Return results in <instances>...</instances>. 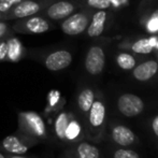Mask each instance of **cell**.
I'll return each mask as SVG.
<instances>
[{
    "label": "cell",
    "mask_w": 158,
    "mask_h": 158,
    "mask_svg": "<svg viewBox=\"0 0 158 158\" xmlns=\"http://www.w3.org/2000/svg\"><path fill=\"white\" fill-rule=\"evenodd\" d=\"M106 116H108V111H106V100L101 93L97 92L94 102L83 123L86 140H89L94 143H101L108 125Z\"/></svg>",
    "instance_id": "obj_1"
},
{
    "label": "cell",
    "mask_w": 158,
    "mask_h": 158,
    "mask_svg": "<svg viewBox=\"0 0 158 158\" xmlns=\"http://www.w3.org/2000/svg\"><path fill=\"white\" fill-rule=\"evenodd\" d=\"M17 124H19L17 130L35 139L39 143L48 140V127L44 118L39 113L33 111L19 112L17 117Z\"/></svg>",
    "instance_id": "obj_2"
},
{
    "label": "cell",
    "mask_w": 158,
    "mask_h": 158,
    "mask_svg": "<svg viewBox=\"0 0 158 158\" xmlns=\"http://www.w3.org/2000/svg\"><path fill=\"white\" fill-rule=\"evenodd\" d=\"M12 29L16 33H27V35H35L43 33L55 29V25L52 21L40 14L31 15L24 19H15L12 25Z\"/></svg>",
    "instance_id": "obj_3"
},
{
    "label": "cell",
    "mask_w": 158,
    "mask_h": 158,
    "mask_svg": "<svg viewBox=\"0 0 158 158\" xmlns=\"http://www.w3.org/2000/svg\"><path fill=\"white\" fill-rule=\"evenodd\" d=\"M37 144H39V142L35 139L17 130L0 142V151L9 155H24Z\"/></svg>",
    "instance_id": "obj_4"
},
{
    "label": "cell",
    "mask_w": 158,
    "mask_h": 158,
    "mask_svg": "<svg viewBox=\"0 0 158 158\" xmlns=\"http://www.w3.org/2000/svg\"><path fill=\"white\" fill-rule=\"evenodd\" d=\"M53 1L55 0H24L10 9L8 12L3 13L2 21H13L39 14Z\"/></svg>",
    "instance_id": "obj_5"
},
{
    "label": "cell",
    "mask_w": 158,
    "mask_h": 158,
    "mask_svg": "<svg viewBox=\"0 0 158 158\" xmlns=\"http://www.w3.org/2000/svg\"><path fill=\"white\" fill-rule=\"evenodd\" d=\"M109 135L115 146L119 148H131L140 144V139L135 131L124 124L112 122L109 125Z\"/></svg>",
    "instance_id": "obj_6"
},
{
    "label": "cell",
    "mask_w": 158,
    "mask_h": 158,
    "mask_svg": "<svg viewBox=\"0 0 158 158\" xmlns=\"http://www.w3.org/2000/svg\"><path fill=\"white\" fill-rule=\"evenodd\" d=\"M77 8L79 4L72 0H55L39 14L52 22H61L77 12Z\"/></svg>",
    "instance_id": "obj_7"
},
{
    "label": "cell",
    "mask_w": 158,
    "mask_h": 158,
    "mask_svg": "<svg viewBox=\"0 0 158 158\" xmlns=\"http://www.w3.org/2000/svg\"><path fill=\"white\" fill-rule=\"evenodd\" d=\"M116 109L123 116L133 118L145 110V102L138 95L126 93L117 98Z\"/></svg>",
    "instance_id": "obj_8"
},
{
    "label": "cell",
    "mask_w": 158,
    "mask_h": 158,
    "mask_svg": "<svg viewBox=\"0 0 158 158\" xmlns=\"http://www.w3.org/2000/svg\"><path fill=\"white\" fill-rule=\"evenodd\" d=\"M90 21V15L87 11H80L74 12L61 21L60 28L64 33L68 35H81L87 29L88 24Z\"/></svg>",
    "instance_id": "obj_9"
},
{
    "label": "cell",
    "mask_w": 158,
    "mask_h": 158,
    "mask_svg": "<svg viewBox=\"0 0 158 158\" xmlns=\"http://www.w3.org/2000/svg\"><path fill=\"white\" fill-rule=\"evenodd\" d=\"M67 154L73 158H106L97 144L86 139L69 145Z\"/></svg>",
    "instance_id": "obj_10"
},
{
    "label": "cell",
    "mask_w": 158,
    "mask_h": 158,
    "mask_svg": "<svg viewBox=\"0 0 158 158\" xmlns=\"http://www.w3.org/2000/svg\"><path fill=\"white\" fill-rule=\"evenodd\" d=\"M85 70L88 74L97 77L102 73L106 66V55L101 46L94 45L88 48L85 57Z\"/></svg>",
    "instance_id": "obj_11"
},
{
    "label": "cell",
    "mask_w": 158,
    "mask_h": 158,
    "mask_svg": "<svg viewBox=\"0 0 158 158\" xmlns=\"http://www.w3.org/2000/svg\"><path fill=\"white\" fill-rule=\"evenodd\" d=\"M72 63V54L69 51L58 50L46 55L43 60L44 66L50 71H60L68 68Z\"/></svg>",
    "instance_id": "obj_12"
},
{
    "label": "cell",
    "mask_w": 158,
    "mask_h": 158,
    "mask_svg": "<svg viewBox=\"0 0 158 158\" xmlns=\"http://www.w3.org/2000/svg\"><path fill=\"white\" fill-rule=\"evenodd\" d=\"M85 139V128L84 124L79 116L73 113L70 121L67 126L66 132H64V144L71 145L73 143Z\"/></svg>",
    "instance_id": "obj_13"
},
{
    "label": "cell",
    "mask_w": 158,
    "mask_h": 158,
    "mask_svg": "<svg viewBox=\"0 0 158 158\" xmlns=\"http://www.w3.org/2000/svg\"><path fill=\"white\" fill-rule=\"evenodd\" d=\"M96 98V92L92 87H83L80 89V92L77 95V100H75V104H77V111L79 117L81 121L84 123L85 117L87 115L88 111H89L90 106H92L93 102H94Z\"/></svg>",
    "instance_id": "obj_14"
},
{
    "label": "cell",
    "mask_w": 158,
    "mask_h": 158,
    "mask_svg": "<svg viewBox=\"0 0 158 158\" xmlns=\"http://www.w3.org/2000/svg\"><path fill=\"white\" fill-rule=\"evenodd\" d=\"M158 72L156 60H146L132 69V77L139 82H148L152 80Z\"/></svg>",
    "instance_id": "obj_15"
},
{
    "label": "cell",
    "mask_w": 158,
    "mask_h": 158,
    "mask_svg": "<svg viewBox=\"0 0 158 158\" xmlns=\"http://www.w3.org/2000/svg\"><path fill=\"white\" fill-rule=\"evenodd\" d=\"M72 115L73 112H71V111L63 110L54 118V123H53L54 138L61 144H64V132H66L67 126H68V123Z\"/></svg>",
    "instance_id": "obj_16"
},
{
    "label": "cell",
    "mask_w": 158,
    "mask_h": 158,
    "mask_svg": "<svg viewBox=\"0 0 158 158\" xmlns=\"http://www.w3.org/2000/svg\"><path fill=\"white\" fill-rule=\"evenodd\" d=\"M106 19H108V13L103 10H99L93 14L90 17L89 24L87 27V35L90 38H97L102 35L106 27Z\"/></svg>",
    "instance_id": "obj_17"
},
{
    "label": "cell",
    "mask_w": 158,
    "mask_h": 158,
    "mask_svg": "<svg viewBox=\"0 0 158 158\" xmlns=\"http://www.w3.org/2000/svg\"><path fill=\"white\" fill-rule=\"evenodd\" d=\"M6 45H8V54L6 61L17 63L25 55V48L19 38L14 37V35L6 38Z\"/></svg>",
    "instance_id": "obj_18"
},
{
    "label": "cell",
    "mask_w": 158,
    "mask_h": 158,
    "mask_svg": "<svg viewBox=\"0 0 158 158\" xmlns=\"http://www.w3.org/2000/svg\"><path fill=\"white\" fill-rule=\"evenodd\" d=\"M156 44V40L155 38H144V39H140L135 41L132 44L131 48L135 53L141 55H146L153 52Z\"/></svg>",
    "instance_id": "obj_19"
},
{
    "label": "cell",
    "mask_w": 158,
    "mask_h": 158,
    "mask_svg": "<svg viewBox=\"0 0 158 158\" xmlns=\"http://www.w3.org/2000/svg\"><path fill=\"white\" fill-rule=\"evenodd\" d=\"M117 66L123 70H132L137 66V60L135 58L129 53L122 52L116 56Z\"/></svg>",
    "instance_id": "obj_20"
},
{
    "label": "cell",
    "mask_w": 158,
    "mask_h": 158,
    "mask_svg": "<svg viewBox=\"0 0 158 158\" xmlns=\"http://www.w3.org/2000/svg\"><path fill=\"white\" fill-rule=\"evenodd\" d=\"M112 158H141L137 151L129 148H119L116 146L111 152Z\"/></svg>",
    "instance_id": "obj_21"
},
{
    "label": "cell",
    "mask_w": 158,
    "mask_h": 158,
    "mask_svg": "<svg viewBox=\"0 0 158 158\" xmlns=\"http://www.w3.org/2000/svg\"><path fill=\"white\" fill-rule=\"evenodd\" d=\"M86 3L94 9L106 10V9L110 8L111 0H86Z\"/></svg>",
    "instance_id": "obj_22"
},
{
    "label": "cell",
    "mask_w": 158,
    "mask_h": 158,
    "mask_svg": "<svg viewBox=\"0 0 158 158\" xmlns=\"http://www.w3.org/2000/svg\"><path fill=\"white\" fill-rule=\"evenodd\" d=\"M12 26L6 23V21H0V39H6L10 35H14Z\"/></svg>",
    "instance_id": "obj_23"
},
{
    "label": "cell",
    "mask_w": 158,
    "mask_h": 158,
    "mask_svg": "<svg viewBox=\"0 0 158 158\" xmlns=\"http://www.w3.org/2000/svg\"><path fill=\"white\" fill-rule=\"evenodd\" d=\"M22 1H24V0H0V12L3 14Z\"/></svg>",
    "instance_id": "obj_24"
},
{
    "label": "cell",
    "mask_w": 158,
    "mask_h": 158,
    "mask_svg": "<svg viewBox=\"0 0 158 158\" xmlns=\"http://www.w3.org/2000/svg\"><path fill=\"white\" fill-rule=\"evenodd\" d=\"M6 54H8L6 38L0 39V61H6Z\"/></svg>",
    "instance_id": "obj_25"
},
{
    "label": "cell",
    "mask_w": 158,
    "mask_h": 158,
    "mask_svg": "<svg viewBox=\"0 0 158 158\" xmlns=\"http://www.w3.org/2000/svg\"><path fill=\"white\" fill-rule=\"evenodd\" d=\"M150 128H151V131H152L153 135H154V138L158 141V114L155 115L152 121H151Z\"/></svg>",
    "instance_id": "obj_26"
},
{
    "label": "cell",
    "mask_w": 158,
    "mask_h": 158,
    "mask_svg": "<svg viewBox=\"0 0 158 158\" xmlns=\"http://www.w3.org/2000/svg\"><path fill=\"white\" fill-rule=\"evenodd\" d=\"M6 155L8 158H29V157L23 156V155H9V154H6Z\"/></svg>",
    "instance_id": "obj_27"
},
{
    "label": "cell",
    "mask_w": 158,
    "mask_h": 158,
    "mask_svg": "<svg viewBox=\"0 0 158 158\" xmlns=\"http://www.w3.org/2000/svg\"><path fill=\"white\" fill-rule=\"evenodd\" d=\"M151 17H152V19H156V21L158 22V9H157V10H155L154 12L152 13Z\"/></svg>",
    "instance_id": "obj_28"
},
{
    "label": "cell",
    "mask_w": 158,
    "mask_h": 158,
    "mask_svg": "<svg viewBox=\"0 0 158 158\" xmlns=\"http://www.w3.org/2000/svg\"><path fill=\"white\" fill-rule=\"evenodd\" d=\"M0 158H8V157H6V155L4 154V153L0 152Z\"/></svg>",
    "instance_id": "obj_29"
},
{
    "label": "cell",
    "mask_w": 158,
    "mask_h": 158,
    "mask_svg": "<svg viewBox=\"0 0 158 158\" xmlns=\"http://www.w3.org/2000/svg\"><path fill=\"white\" fill-rule=\"evenodd\" d=\"M63 158H73V157H71L70 155L67 154V153H66V155H64V156H63Z\"/></svg>",
    "instance_id": "obj_30"
},
{
    "label": "cell",
    "mask_w": 158,
    "mask_h": 158,
    "mask_svg": "<svg viewBox=\"0 0 158 158\" xmlns=\"http://www.w3.org/2000/svg\"><path fill=\"white\" fill-rule=\"evenodd\" d=\"M2 17H3V14H2V13L0 12V21H2Z\"/></svg>",
    "instance_id": "obj_31"
}]
</instances>
